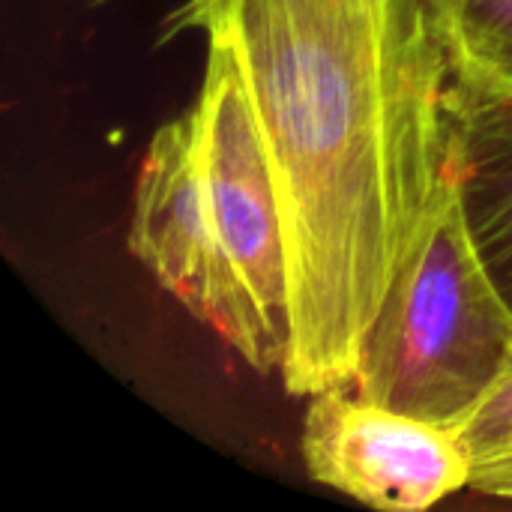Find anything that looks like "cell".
Segmentation results:
<instances>
[{
    "mask_svg": "<svg viewBox=\"0 0 512 512\" xmlns=\"http://www.w3.org/2000/svg\"><path fill=\"white\" fill-rule=\"evenodd\" d=\"M219 39L288 231L294 396L348 387L450 156V66L426 0H180L162 39Z\"/></svg>",
    "mask_w": 512,
    "mask_h": 512,
    "instance_id": "1",
    "label": "cell"
},
{
    "mask_svg": "<svg viewBox=\"0 0 512 512\" xmlns=\"http://www.w3.org/2000/svg\"><path fill=\"white\" fill-rule=\"evenodd\" d=\"M300 456L315 483L375 510H432L471 480L456 432L372 402L351 384L309 396Z\"/></svg>",
    "mask_w": 512,
    "mask_h": 512,
    "instance_id": "5",
    "label": "cell"
},
{
    "mask_svg": "<svg viewBox=\"0 0 512 512\" xmlns=\"http://www.w3.org/2000/svg\"><path fill=\"white\" fill-rule=\"evenodd\" d=\"M78 3H84V6H105V3H111V0H78Z\"/></svg>",
    "mask_w": 512,
    "mask_h": 512,
    "instance_id": "9",
    "label": "cell"
},
{
    "mask_svg": "<svg viewBox=\"0 0 512 512\" xmlns=\"http://www.w3.org/2000/svg\"><path fill=\"white\" fill-rule=\"evenodd\" d=\"M510 360L512 303L477 240L453 126L438 198L387 291L351 387L453 432Z\"/></svg>",
    "mask_w": 512,
    "mask_h": 512,
    "instance_id": "2",
    "label": "cell"
},
{
    "mask_svg": "<svg viewBox=\"0 0 512 512\" xmlns=\"http://www.w3.org/2000/svg\"><path fill=\"white\" fill-rule=\"evenodd\" d=\"M468 468V492L512 501V360L483 402L453 429Z\"/></svg>",
    "mask_w": 512,
    "mask_h": 512,
    "instance_id": "8",
    "label": "cell"
},
{
    "mask_svg": "<svg viewBox=\"0 0 512 512\" xmlns=\"http://www.w3.org/2000/svg\"><path fill=\"white\" fill-rule=\"evenodd\" d=\"M207 42L195 105L198 159L219 243L264 324L288 354V231L276 174L231 51Z\"/></svg>",
    "mask_w": 512,
    "mask_h": 512,
    "instance_id": "4",
    "label": "cell"
},
{
    "mask_svg": "<svg viewBox=\"0 0 512 512\" xmlns=\"http://www.w3.org/2000/svg\"><path fill=\"white\" fill-rule=\"evenodd\" d=\"M129 252L249 369L282 372L285 345L252 306L213 228L189 108L162 123L144 147L132 192Z\"/></svg>",
    "mask_w": 512,
    "mask_h": 512,
    "instance_id": "3",
    "label": "cell"
},
{
    "mask_svg": "<svg viewBox=\"0 0 512 512\" xmlns=\"http://www.w3.org/2000/svg\"><path fill=\"white\" fill-rule=\"evenodd\" d=\"M447 54V108L512 117V0H426Z\"/></svg>",
    "mask_w": 512,
    "mask_h": 512,
    "instance_id": "6",
    "label": "cell"
},
{
    "mask_svg": "<svg viewBox=\"0 0 512 512\" xmlns=\"http://www.w3.org/2000/svg\"><path fill=\"white\" fill-rule=\"evenodd\" d=\"M477 240L512 303V117L450 111Z\"/></svg>",
    "mask_w": 512,
    "mask_h": 512,
    "instance_id": "7",
    "label": "cell"
}]
</instances>
